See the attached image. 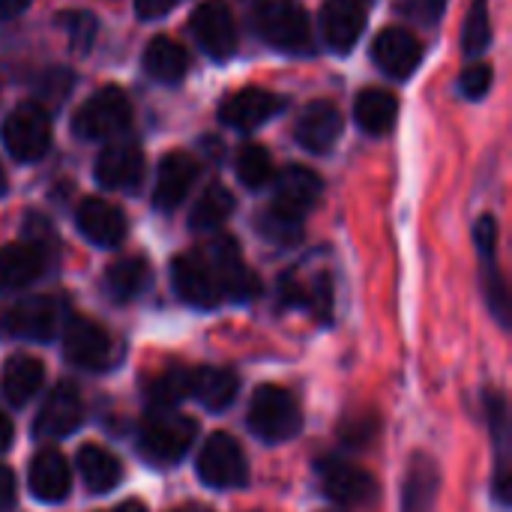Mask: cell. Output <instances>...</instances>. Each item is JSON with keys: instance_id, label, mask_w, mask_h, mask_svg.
Here are the masks:
<instances>
[{"instance_id": "cell-1", "label": "cell", "mask_w": 512, "mask_h": 512, "mask_svg": "<svg viewBox=\"0 0 512 512\" xmlns=\"http://www.w3.org/2000/svg\"><path fill=\"white\" fill-rule=\"evenodd\" d=\"M198 426L177 408H153L138 429V453L150 465H174L195 444Z\"/></svg>"}, {"instance_id": "cell-2", "label": "cell", "mask_w": 512, "mask_h": 512, "mask_svg": "<svg viewBox=\"0 0 512 512\" xmlns=\"http://www.w3.org/2000/svg\"><path fill=\"white\" fill-rule=\"evenodd\" d=\"M246 426L264 444H285L303 429V414H300V405L294 402V396L285 387L261 384L252 393Z\"/></svg>"}, {"instance_id": "cell-3", "label": "cell", "mask_w": 512, "mask_h": 512, "mask_svg": "<svg viewBox=\"0 0 512 512\" xmlns=\"http://www.w3.org/2000/svg\"><path fill=\"white\" fill-rule=\"evenodd\" d=\"M63 327V303L51 294H36L0 309V333L24 342H51Z\"/></svg>"}, {"instance_id": "cell-4", "label": "cell", "mask_w": 512, "mask_h": 512, "mask_svg": "<svg viewBox=\"0 0 512 512\" xmlns=\"http://www.w3.org/2000/svg\"><path fill=\"white\" fill-rule=\"evenodd\" d=\"M198 480L207 486V489H216V492H234V489H243L249 483V462H246V453L243 447L225 435V432H213L201 453H198Z\"/></svg>"}, {"instance_id": "cell-5", "label": "cell", "mask_w": 512, "mask_h": 512, "mask_svg": "<svg viewBox=\"0 0 512 512\" xmlns=\"http://www.w3.org/2000/svg\"><path fill=\"white\" fill-rule=\"evenodd\" d=\"M132 120L129 99L117 87L96 90L72 117V132L84 141H105L120 135Z\"/></svg>"}, {"instance_id": "cell-6", "label": "cell", "mask_w": 512, "mask_h": 512, "mask_svg": "<svg viewBox=\"0 0 512 512\" xmlns=\"http://www.w3.org/2000/svg\"><path fill=\"white\" fill-rule=\"evenodd\" d=\"M0 138H3V147L9 150L12 159L36 162L45 156V150L51 144L48 114L33 102H21L18 108H12L6 114V120L0 126Z\"/></svg>"}, {"instance_id": "cell-7", "label": "cell", "mask_w": 512, "mask_h": 512, "mask_svg": "<svg viewBox=\"0 0 512 512\" xmlns=\"http://www.w3.org/2000/svg\"><path fill=\"white\" fill-rule=\"evenodd\" d=\"M63 357L75 366V369H87V372H105L114 366L117 360V345L111 339L108 330H102L99 324L87 321V318H69L63 327Z\"/></svg>"}, {"instance_id": "cell-8", "label": "cell", "mask_w": 512, "mask_h": 512, "mask_svg": "<svg viewBox=\"0 0 512 512\" xmlns=\"http://www.w3.org/2000/svg\"><path fill=\"white\" fill-rule=\"evenodd\" d=\"M255 24L261 36L279 51H306L312 39L309 15L291 0H264L258 6Z\"/></svg>"}, {"instance_id": "cell-9", "label": "cell", "mask_w": 512, "mask_h": 512, "mask_svg": "<svg viewBox=\"0 0 512 512\" xmlns=\"http://www.w3.org/2000/svg\"><path fill=\"white\" fill-rule=\"evenodd\" d=\"M201 255L219 285L222 300H252L258 294L261 285H258L255 273L243 264V255L231 237L213 240L210 246L201 249Z\"/></svg>"}, {"instance_id": "cell-10", "label": "cell", "mask_w": 512, "mask_h": 512, "mask_svg": "<svg viewBox=\"0 0 512 512\" xmlns=\"http://www.w3.org/2000/svg\"><path fill=\"white\" fill-rule=\"evenodd\" d=\"M81 423H84L81 393L72 381H63L45 396V402L36 414V423H33V435L42 441H60V438H69L72 432H78Z\"/></svg>"}, {"instance_id": "cell-11", "label": "cell", "mask_w": 512, "mask_h": 512, "mask_svg": "<svg viewBox=\"0 0 512 512\" xmlns=\"http://www.w3.org/2000/svg\"><path fill=\"white\" fill-rule=\"evenodd\" d=\"M171 285H174L177 297L195 309H213L222 303L219 285H216L201 252H186L171 261Z\"/></svg>"}, {"instance_id": "cell-12", "label": "cell", "mask_w": 512, "mask_h": 512, "mask_svg": "<svg viewBox=\"0 0 512 512\" xmlns=\"http://www.w3.org/2000/svg\"><path fill=\"white\" fill-rule=\"evenodd\" d=\"M192 33L213 60H225L237 48V24L222 0H204L192 12Z\"/></svg>"}, {"instance_id": "cell-13", "label": "cell", "mask_w": 512, "mask_h": 512, "mask_svg": "<svg viewBox=\"0 0 512 512\" xmlns=\"http://www.w3.org/2000/svg\"><path fill=\"white\" fill-rule=\"evenodd\" d=\"M318 477H321L324 495L339 507H357L375 495V480L366 471H360L357 465H348L342 459L318 462Z\"/></svg>"}, {"instance_id": "cell-14", "label": "cell", "mask_w": 512, "mask_h": 512, "mask_svg": "<svg viewBox=\"0 0 512 512\" xmlns=\"http://www.w3.org/2000/svg\"><path fill=\"white\" fill-rule=\"evenodd\" d=\"M48 267V252L36 240L9 243L0 249V291L15 294L30 288L36 279H42Z\"/></svg>"}, {"instance_id": "cell-15", "label": "cell", "mask_w": 512, "mask_h": 512, "mask_svg": "<svg viewBox=\"0 0 512 512\" xmlns=\"http://www.w3.org/2000/svg\"><path fill=\"white\" fill-rule=\"evenodd\" d=\"M93 174H96V183L105 189H114V192L135 189L144 174V153L138 144H129V141L108 144L99 153Z\"/></svg>"}, {"instance_id": "cell-16", "label": "cell", "mask_w": 512, "mask_h": 512, "mask_svg": "<svg viewBox=\"0 0 512 512\" xmlns=\"http://www.w3.org/2000/svg\"><path fill=\"white\" fill-rule=\"evenodd\" d=\"M198 177V162L195 156L189 153H168L162 162H159V171H156V186H153V207L162 210V213H171L180 207V201L189 195L192 183Z\"/></svg>"}, {"instance_id": "cell-17", "label": "cell", "mask_w": 512, "mask_h": 512, "mask_svg": "<svg viewBox=\"0 0 512 512\" xmlns=\"http://www.w3.org/2000/svg\"><path fill=\"white\" fill-rule=\"evenodd\" d=\"M27 489L42 504H60L72 489V471H69V462L63 459V453L39 450L27 468Z\"/></svg>"}, {"instance_id": "cell-18", "label": "cell", "mask_w": 512, "mask_h": 512, "mask_svg": "<svg viewBox=\"0 0 512 512\" xmlns=\"http://www.w3.org/2000/svg\"><path fill=\"white\" fill-rule=\"evenodd\" d=\"M75 225L93 246H102V249L120 246L126 237V216L120 213V207L102 198H84L78 204Z\"/></svg>"}, {"instance_id": "cell-19", "label": "cell", "mask_w": 512, "mask_h": 512, "mask_svg": "<svg viewBox=\"0 0 512 512\" xmlns=\"http://www.w3.org/2000/svg\"><path fill=\"white\" fill-rule=\"evenodd\" d=\"M372 57L390 78H408L417 69L423 48H420L417 36L408 33L405 27H387L375 36Z\"/></svg>"}, {"instance_id": "cell-20", "label": "cell", "mask_w": 512, "mask_h": 512, "mask_svg": "<svg viewBox=\"0 0 512 512\" xmlns=\"http://www.w3.org/2000/svg\"><path fill=\"white\" fill-rule=\"evenodd\" d=\"M297 141L309 150V153H327L339 135H342V114L333 102L318 99L309 102L300 117H297V129H294Z\"/></svg>"}, {"instance_id": "cell-21", "label": "cell", "mask_w": 512, "mask_h": 512, "mask_svg": "<svg viewBox=\"0 0 512 512\" xmlns=\"http://www.w3.org/2000/svg\"><path fill=\"white\" fill-rule=\"evenodd\" d=\"M363 21H366V6L357 0H327L321 9V33L324 42L336 51V54H348L360 33H363Z\"/></svg>"}, {"instance_id": "cell-22", "label": "cell", "mask_w": 512, "mask_h": 512, "mask_svg": "<svg viewBox=\"0 0 512 512\" xmlns=\"http://www.w3.org/2000/svg\"><path fill=\"white\" fill-rule=\"evenodd\" d=\"M279 99L261 87H243L237 93H231L222 108H219V117L225 126L231 129H240V132H249V129H258L261 123H267L276 111H279Z\"/></svg>"}, {"instance_id": "cell-23", "label": "cell", "mask_w": 512, "mask_h": 512, "mask_svg": "<svg viewBox=\"0 0 512 512\" xmlns=\"http://www.w3.org/2000/svg\"><path fill=\"white\" fill-rule=\"evenodd\" d=\"M321 198V177L309 168H300V165H291L285 168L279 177H276V198H273V207L279 210H288L294 216H306L315 201Z\"/></svg>"}, {"instance_id": "cell-24", "label": "cell", "mask_w": 512, "mask_h": 512, "mask_svg": "<svg viewBox=\"0 0 512 512\" xmlns=\"http://www.w3.org/2000/svg\"><path fill=\"white\" fill-rule=\"evenodd\" d=\"M282 300L288 306L306 309L315 321H330V315H333V285H330V276L318 273L312 279H303V276H297V270H291L282 279Z\"/></svg>"}, {"instance_id": "cell-25", "label": "cell", "mask_w": 512, "mask_h": 512, "mask_svg": "<svg viewBox=\"0 0 512 512\" xmlns=\"http://www.w3.org/2000/svg\"><path fill=\"white\" fill-rule=\"evenodd\" d=\"M42 381H45V366L30 354H15L0 369V396L12 408H24L39 393Z\"/></svg>"}, {"instance_id": "cell-26", "label": "cell", "mask_w": 512, "mask_h": 512, "mask_svg": "<svg viewBox=\"0 0 512 512\" xmlns=\"http://www.w3.org/2000/svg\"><path fill=\"white\" fill-rule=\"evenodd\" d=\"M240 390V378L231 369L201 366L189 369V399L201 402L207 411H225Z\"/></svg>"}, {"instance_id": "cell-27", "label": "cell", "mask_w": 512, "mask_h": 512, "mask_svg": "<svg viewBox=\"0 0 512 512\" xmlns=\"http://www.w3.org/2000/svg\"><path fill=\"white\" fill-rule=\"evenodd\" d=\"M75 468L81 474V483L87 486L90 495H108L120 486L123 480V465L114 453H108L105 447H96V444H87L78 450L75 456Z\"/></svg>"}, {"instance_id": "cell-28", "label": "cell", "mask_w": 512, "mask_h": 512, "mask_svg": "<svg viewBox=\"0 0 512 512\" xmlns=\"http://www.w3.org/2000/svg\"><path fill=\"white\" fill-rule=\"evenodd\" d=\"M486 417H489V429L495 438V453H498V465H495V495L498 501L507 507L510 504V417H507V402L498 393L486 396Z\"/></svg>"}, {"instance_id": "cell-29", "label": "cell", "mask_w": 512, "mask_h": 512, "mask_svg": "<svg viewBox=\"0 0 512 512\" xmlns=\"http://www.w3.org/2000/svg\"><path fill=\"white\" fill-rule=\"evenodd\" d=\"M438 489H441L438 465L423 453L414 456L402 489V512H435Z\"/></svg>"}, {"instance_id": "cell-30", "label": "cell", "mask_w": 512, "mask_h": 512, "mask_svg": "<svg viewBox=\"0 0 512 512\" xmlns=\"http://www.w3.org/2000/svg\"><path fill=\"white\" fill-rule=\"evenodd\" d=\"M144 72L153 78V81H162V84H177L186 69H189V54L180 42L168 39V36H156L147 42L144 48Z\"/></svg>"}, {"instance_id": "cell-31", "label": "cell", "mask_w": 512, "mask_h": 512, "mask_svg": "<svg viewBox=\"0 0 512 512\" xmlns=\"http://www.w3.org/2000/svg\"><path fill=\"white\" fill-rule=\"evenodd\" d=\"M147 285H150V267L138 255L114 261L102 276V288L114 303H129V300L141 297L147 291Z\"/></svg>"}, {"instance_id": "cell-32", "label": "cell", "mask_w": 512, "mask_h": 512, "mask_svg": "<svg viewBox=\"0 0 512 512\" xmlns=\"http://www.w3.org/2000/svg\"><path fill=\"white\" fill-rule=\"evenodd\" d=\"M396 114H399V99L384 87H369L354 102V117L360 129L369 135H387L396 123Z\"/></svg>"}, {"instance_id": "cell-33", "label": "cell", "mask_w": 512, "mask_h": 512, "mask_svg": "<svg viewBox=\"0 0 512 512\" xmlns=\"http://www.w3.org/2000/svg\"><path fill=\"white\" fill-rule=\"evenodd\" d=\"M234 213V195L222 186V183H210L201 198L195 201L192 213H189V225L195 231H213L219 228L228 216Z\"/></svg>"}, {"instance_id": "cell-34", "label": "cell", "mask_w": 512, "mask_h": 512, "mask_svg": "<svg viewBox=\"0 0 512 512\" xmlns=\"http://www.w3.org/2000/svg\"><path fill=\"white\" fill-rule=\"evenodd\" d=\"M258 231H261L264 240H270V243H276V246H294V243L303 237V219L270 204V207L258 216Z\"/></svg>"}, {"instance_id": "cell-35", "label": "cell", "mask_w": 512, "mask_h": 512, "mask_svg": "<svg viewBox=\"0 0 512 512\" xmlns=\"http://www.w3.org/2000/svg\"><path fill=\"white\" fill-rule=\"evenodd\" d=\"M189 399V369H168L147 384V402L153 408H177Z\"/></svg>"}, {"instance_id": "cell-36", "label": "cell", "mask_w": 512, "mask_h": 512, "mask_svg": "<svg viewBox=\"0 0 512 512\" xmlns=\"http://www.w3.org/2000/svg\"><path fill=\"white\" fill-rule=\"evenodd\" d=\"M237 177L249 189H261L273 180V162L270 153L261 144H243L237 153Z\"/></svg>"}, {"instance_id": "cell-37", "label": "cell", "mask_w": 512, "mask_h": 512, "mask_svg": "<svg viewBox=\"0 0 512 512\" xmlns=\"http://www.w3.org/2000/svg\"><path fill=\"white\" fill-rule=\"evenodd\" d=\"M492 42V24H489V0H474L471 12L465 18V30H462V45L465 54L477 57L489 48Z\"/></svg>"}, {"instance_id": "cell-38", "label": "cell", "mask_w": 512, "mask_h": 512, "mask_svg": "<svg viewBox=\"0 0 512 512\" xmlns=\"http://www.w3.org/2000/svg\"><path fill=\"white\" fill-rule=\"evenodd\" d=\"M60 21H63V27H66V33H69L72 48L81 51V54L90 51L93 36H96V18H93L90 12H63Z\"/></svg>"}, {"instance_id": "cell-39", "label": "cell", "mask_w": 512, "mask_h": 512, "mask_svg": "<svg viewBox=\"0 0 512 512\" xmlns=\"http://www.w3.org/2000/svg\"><path fill=\"white\" fill-rule=\"evenodd\" d=\"M459 87L468 99H480L483 93H489L492 87V66L489 63H474L462 72L459 78Z\"/></svg>"}, {"instance_id": "cell-40", "label": "cell", "mask_w": 512, "mask_h": 512, "mask_svg": "<svg viewBox=\"0 0 512 512\" xmlns=\"http://www.w3.org/2000/svg\"><path fill=\"white\" fill-rule=\"evenodd\" d=\"M402 6H405V12L411 18H417L423 24H435L441 18L444 6H447V0H405Z\"/></svg>"}, {"instance_id": "cell-41", "label": "cell", "mask_w": 512, "mask_h": 512, "mask_svg": "<svg viewBox=\"0 0 512 512\" xmlns=\"http://www.w3.org/2000/svg\"><path fill=\"white\" fill-rule=\"evenodd\" d=\"M474 240H477V249L480 255H495V243H498V225L492 216H483L474 228Z\"/></svg>"}, {"instance_id": "cell-42", "label": "cell", "mask_w": 512, "mask_h": 512, "mask_svg": "<svg viewBox=\"0 0 512 512\" xmlns=\"http://www.w3.org/2000/svg\"><path fill=\"white\" fill-rule=\"evenodd\" d=\"M177 0H135V12L141 18H162L165 12L174 9Z\"/></svg>"}, {"instance_id": "cell-43", "label": "cell", "mask_w": 512, "mask_h": 512, "mask_svg": "<svg viewBox=\"0 0 512 512\" xmlns=\"http://www.w3.org/2000/svg\"><path fill=\"white\" fill-rule=\"evenodd\" d=\"M15 504V474L0 465V512H6Z\"/></svg>"}, {"instance_id": "cell-44", "label": "cell", "mask_w": 512, "mask_h": 512, "mask_svg": "<svg viewBox=\"0 0 512 512\" xmlns=\"http://www.w3.org/2000/svg\"><path fill=\"white\" fill-rule=\"evenodd\" d=\"M30 6V0H0V21H6V18H12V15H18V12H24Z\"/></svg>"}, {"instance_id": "cell-45", "label": "cell", "mask_w": 512, "mask_h": 512, "mask_svg": "<svg viewBox=\"0 0 512 512\" xmlns=\"http://www.w3.org/2000/svg\"><path fill=\"white\" fill-rule=\"evenodd\" d=\"M12 444V420L6 417V411L0 408V453H6Z\"/></svg>"}, {"instance_id": "cell-46", "label": "cell", "mask_w": 512, "mask_h": 512, "mask_svg": "<svg viewBox=\"0 0 512 512\" xmlns=\"http://www.w3.org/2000/svg\"><path fill=\"white\" fill-rule=\"evenodd\" d=\"M108 512H147L144 510V504H138V501H126V504H120V507H114V510Z\"/></svg>"}, {"instance_id": "cell-47", "label": "cell", "mask_w": 512, "mask_h": 512, "mask_svg": "<svg viewBox=\"0 0 512 512\" xmlns=\"http://www.w3.org/2000/svg\"><path fill=\"white\" fill-rule=\"evenodd\" d=\"M171 512H213V510H207V507H180V510H171Z\"/></svg>"}, {"instance_id": "cell-48", "label": "cell", "mask_w": 512, "mask_h": 512, "mask_svg": "<svg viewBox=\"0 0 512 512\" xmlns=\"http://www.w3.org/2000/svg\"><path fill=\"white\" fill-rule=\"evenodd\" d=\"M6 192V177H3V168H0V195Z\"/></svg>"}, {"instance_id": "cell-49", "label": "cell", "mask_w": 512, "mask_h": 512, "mask_svg": "<svg viewBox=\"0 0 512 512\" xmlns=\"http://www.w3.org/2000/svg\"><path fill=\"white\" fill-rule=\"evenodd\" d=\"M357 3H363V6H366V3H369V0H357Z\"/></svg>"}]
</instances>
